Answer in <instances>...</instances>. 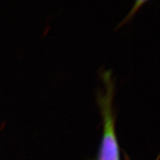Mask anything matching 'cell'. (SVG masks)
Listing matches in <instances>:
<instances>
[{"instance_id":"obj_1","label":"cell","mask_w":160,"mask_h":160,"mask_svg":"<svg viewBox=\"0 0 160 160\" xmlns=\"http://www.w3.org/2000/svg\"><path fill=\"white\" fill-rule=\"evenodd\" d=\"M105 91L99 92L98 103L102 116L103 136L98 160H120L119 148L115 129V115L113 112L114 82L110 70H105L101 73Z\"/></svg>"}]
</instances>
